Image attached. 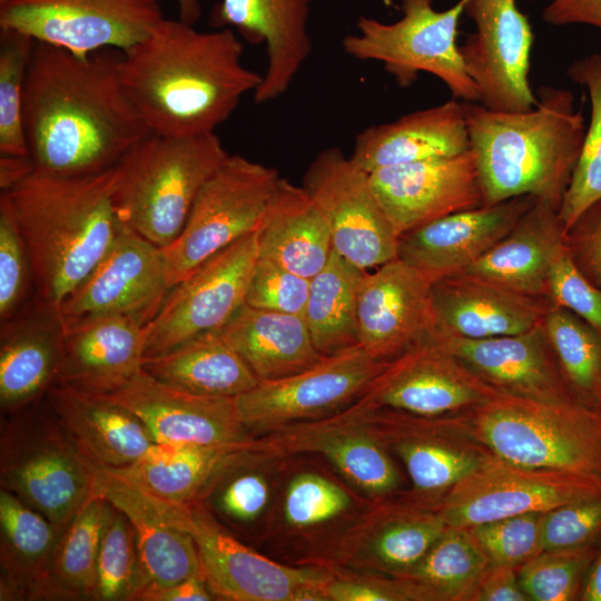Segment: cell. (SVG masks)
<instances>
[{"label": "cell", "instance_id": "obj_1", "mask_svg": "<svg viewBox=\"0 0 601 601\" xmlns=\"http://www.w3.org/2000/svg\"><path fill=\"white\" fill-rule=\"evenodd\" d=\"M121 56L116 49L79 56L35 42L22 118L36 173L63 177L101 173L152 135L121 83Z\"/></svg>", "mask_w": 601, "mask_h": 601}, {"label": "cell", "instance_id": "obj_2", "mask_svg": "<svg viewBox=\"0 0 601 601\" xmlns=\"http://www.w3.org/2000/svg\"><path fill=\"white\" fill-rule=\"evenodd\" d=\"M243 49L229 28L199 31L164 18L122 51L120 80L154 135L213 134L263 80L243 63Z\"/></svg>", "mask_w": 601, "mask_h": 601}, {"label": "cell", "instance_id": "obj_3", "mask_svg": "<svg viewBox=\"0 0 601 601\" xmlns=\"http://www.w3.org/2000/svg\"><path fill=\"white\" fill-rule=\"evenodd\" d=\"M115 168L83 176L33 171L8 191L24 240L36 298L59 308L122 230Z\"/></svg>", "mask_w": 601, "mask_h": 601}, {"label": "cell", "instance_id": "obj_4", "mask_svg": "<svg viewBox=\"0 0 601 601\" xmlns=\"http://www.w3.org/2000/svg\"><path fill=\"white\" fill-rule=\"evenodd\" d=\"M528 111H496L463 101L483 206L531 195L558 210L585 136L571 91L542 86Z\"/></svg>", "mask_w": 601, "mask_h": 601}, {"label": "cell", "instance_id": "obj_5", "mask_svg": "<svg viewBox=\"0 0 601 601\" xmlns=\"http://www.w3.org/2000/svg\"><path fill=\"white\" fill-rule=\"evenodd\" d=\"M228 155L215 132L152 134L140 140L114 167V201L121 220L167 247L181 233L200 188Z\"/></svg>", "mask_w": 601, "mask_h": 601}, {"label": "cell", "instance_id": "obj_6", "mask_svg": "<svg viewBox=\"0 0 601 601\" xmlns=\"http://www.w3.org/2000/svg\"><path fill=\"white\" fill-rule=\"evenodd\" d=\"M459 415L500 459L601 477V408L497 392Z\"/></svg>", "mask_w": 601, "mask_h": 601}, {"label": "cell", "instance_id": "obj_7", "mask_svg": "<svg viewBox=\"0 0 601 601\" xmlns=\"http://www.w3.org/2000/svg\"><path fill=\"white\" fill-rule=\"evenodd\" d=\"M0 437V480L60 532L95 493L93 462L40 401L8 415Z\"/></svg>", "mask_w": 601, "mask_h": 601}, {"label": "cell", "instance_id": "obj_8", "mask_svg": "<svg viewBox=\"0 0 601 601\" xmlns=\"http://www.w3.org/2000/svg\"><path fill=\"white\" fill-rule=\"evenodd\" d=\"M152 502L173 525L193 538L200 575L217 599L324 601L325 563L292 566L276 562L243 543L201 502Z\"/></svg>", "mask_w": 601, "mask_h": 601}, {"label": "cell", "instance_id": "obj_9", "mask_svg": "<svg viewBox=\"0 0 601 601\" xmlns=\"http://www.w3.org/2000/svg\"><path fill=\"white\" fill-rule=\"evenodd\" d=\"M434 0H401L403 17L384 23L361 16L358 33L342 40L346 55L381 61L400 87H410L420 72L440 78L455 99L479 102V91L465 70L456 43L457 26L466 0L439 11Z\"/></svg>", "mask_w": 601, "mask_h": 601}, {"label": "cell", "instance_id": "obj_10", "mask_svg": "<svg viewBox=\"0 0 601 601\" xmlns=\"http://www.w3.org/2000/svg\"><path fill=\"white\" fill-rule=\"evenodd\" d=\"M280 179L273 167L228 155L200 188L179 236L161 248L169 287L257 230Z\"/></svg>", "mask_w": 601, "mask_h": 601}, {"label": "cell", "instance_id": "obj_11", "mask_svg": "<svg viewBox=\"0 0 601 601\" xmlns=\"http://www.w3.org/2000/svg\"><path fill=\"white\" fill-rule=\"evenodd\" d=\"M384 365L359 345L324 355L302 372L259 382L236 397L239 418L255 437L331 416L353 404Z\"/></svg>", "mask_w": 601, "mask_h": 601}, {"label": "cell", "instance_id": "obj_12", "mask_svg": "<svg viewBox=\"0 0 601 601\" xmlns=\"http://www.w3.org/2000/svg\"><path fill=\"white\" fill-rule=\"evenodd\" d=\"M347 408L402 461L412 483L403 495L418 504L434 506L493 455L472 435L459 413L422 416L386 408L366 413Z\"/></svg>", "mask_w": 601, "mask_h": 601}, {"label": "cell", "instance_id": "obj_13", "mask_svg": "<svg viewBox=\"0 0 601 601\" xmlns=\"http://www.w3.org/2000/svg\"><path fill=\"white\" fill-rule=\"evenodd\" d=\"M601 496V477L519 465L491 455L434 508L449 526L475 524Z\"/></svg>", "mask_w": 601, "mask_h": 601}, {"label": "cell", "instance_id": "obj_14", "mask_svg": "<svg viewBox=\"0 0 601 601\" xmlns=\"http://www.w3.org/2000/svg\"><path fill=\"white\" fill-rule=\"evenodd\" d=\"M164 18L161 0H0V28L79 56L125 51Z\"/></svg>", "mask_w": 601, "mask_h": 601}, {"label": "cell", "instance_id": "obj_15", "mask_svg": "<svg viewBox=\"0 0 601 601\" xmlns=\"http://www.w3.org/2000/svg\"><path fill=\"white\" fill-rule=\"evenodd\" d=\"M258 255L255 230L209 257L170 287L145 327V357L166 353L191 337L221 328L245 304Z\"/></svg>", "mask_w": 601, "mask_h": 601}, {"label": "cell", "instance_id": "obj_16", "mask_svg": "<svg viewBox=\"0 0 601 601\" xmlns=\"http://www.w3.org/2000/svg\"><path fill=\"white\" fill-rule=\"evenodd\" d=\"M497 392L427 333L386 362L349 406L359 413L386 408L440 416L473 408Z\"/></svg>", "mask_w": 601, "mask_h": 601}, {"label": "cell", "instance_id": "obj_17", "mask_svg": "<svg viewBox=\"0 0 601 601\" xmlns=\"http://www.w3.org/2000/svg\"><path fill=\"white\" fill-rule=\"evenodd\" d=\"M302 187L326 219L337 254L365 270L397 258L398 237L375 196L370 174L341 148L321 150L308 165Z\"/></svg>", "mask_w": 601, "mask_h": 601}, {"label": "cell", "instance_id": "obj_18", "mask_svg": "<svg viewBox=\"0 0 601 601\" xmlns=\"http://www.w3.org/2000/svg\"><path fill=\"white\" fill-rule=\"evenodd\" d=\"M169 288L161 248L125 224L58 311L65 327L102 316H127L146 327Z\"/></svg>", "mask_w": 601, "mask_h": 601}, {"label": "cell", "instance_id": "obj_19", "mask_svg": "<svg viewBox=\"0 0 601 601\" xmlns=\"http://www.w3.org/2000/svg\"><path fill=\"white\" fill-rule=\"evenodd\" d=\"M464 13L476 30L460 51L479 102L496 111L531 110L538 102L528 78L533 32L516 0H466Z\"/></svg>", "mask_w": 601, "mask_h": 601}, {"label": "cell", "instance_id": "obj_20", "mask_svg": "<svg viewBox=\"0 0 601 601\" xmlns=\"http://www.w3.org/2000/svg\"><path fill=\"white\" fill-rule=\"evenodd\" d=\"M247 450L273 459L319 454L371 502L394 496L402 482L387 449L347 407L324 418L255 436Z\"/></svg>", "mask_w": 601, "mask_h": 601}, {"label": "cell", "instance_id": "obj_21", "mask_svg": "<svg viewBox=\"0 0 601 601\" xmlns=\"http://www.w3.org/2000/svg\"><path fill=\"white\" fill-rule=\"evenodd\" d=\"M105 396L132 412L157 444L246 445L254 436L239 418L236 397L194 395L166 385L142 368Z\"/></svg>", "mask_w": 601, "mask_h": 601}, {"label": "cell", "instance_id": "obj_22", "mask_svg": "<svg viewBox=\"0 0 601 601\" xmlns=\"http://www.w3.org/2000/svg\"><path fill=\"white\" fill-rule=\"evenodd\" d=\"M397 237L450 214L483 206L476 159L460 155L382 168L370 174Z\"/></svg>", "mask_w": 601, "mask_h": 601}, {"label": "cell", "instance_id": "obj_23", "mask_svg": "<svg viewBox=\"0 0 601 601\" xmlns=\"http://www.w3.org/2000/svg\"><path fill=\"white\" fill-rule=\"evenodd\" d=\"M447 526L434 506L403 495L371 502L337 539L327 562L396 577L414 566Z\"/></svg>", "mask_w": 601, "mask_h": 601}, {"label": "cell", "instance_id": "obj_24", "mask_svg": "<svg viewBox=\"0 0 601 601\" xmlns=\"http://www.w3.org/2000/svg\"><path fill=\"white\" fill-rule=\"evenodd\" d=\"M432 284L400 258L366 272L358 292V345L386 363L430 333Z\"/></svg>", "mask_w": 601, "mask_h": 601}, {"label": "cell", "instance_id": "obj_25", "mask_svg": "<svg viewBox=\"0 0 601 601\" xmlns=\"http://www.w3.org/2000/svg\"><path fill=\"white\" fill-rule=\"evenodd\" d=\"M535 199L519 196L432 220L398 237L397 258L433 283L455 275L503 238Z\"/></svg>", "mask_w": 601, "mask_h": 601}, {"label": "cell", "instance_id": "obj_26", "mask_svg": "<svg viewBox=\"0 0 601 601\" xmlns=\"http://www.w3.org/2000/svg\"><path fill=\"white\" fill-rule=\"evenodd\" d=\"M435 337L499 392L548 402L579 401L562 375L543 321L529 331L493 338Z\"/></svg>", "mask_w": 601, "mask_h": 601}, {"label": "cell", "instance_id": "obj_27", "mask_svg": "<svg viewBox=\"0 0 601 601\" xmlns=\"http://www.w3.org/2000/svg\"><path fill=\"white\" fill-rule=\"evenodd\" d=\"M312 0H220L211 12L215 28L234 27L250 43H264L267 68L254 93L256 104L284 95L311 56Z\"/></svg>", "mask_w": 601, "mask_h": 601}, {"label": "cell", "instance_id": "obj_28", "mask_svg": "<svg viewBox=\"0 0 601 601\" xmlns=\"http://www.w3.org/2000/svg\"><path fill=\"white\" fill-rule=\"evenodd\" d=\"M431 331L437 337L485 339L519 334L543 321L551 302L465 275L437 279L430 293Z\"/></svg>", "mask_w": 601, "mask_h": 601}, {"label": "cell", "instance_id": "obj_29", "mask_svg": "<svg viewBox=\"0 0 601 601\" xmlns=\"http://www.w3.org/2000/svg\"><path fill=\"white\" fill-rule=\"evenodd\" d=\"M65 326L57 308L35 298L1 322L0 406L6 415L45 397L56 384Z\"/></svg>", "mask_w": 601, "mask_h": 601}, {"label": "cell", "instance_id": "obj_30", "mask_svg": "<svg viewBox=\"0 0 601 601\" xmlns=\"http://www.w3.org/2000/svg\"><path fill=\"white\" fill-rule=\"evenodd\" d=\"M145 326L127 316H102L65 327L56 384L105 395L121 387L141 368Z\"/></svg>", "mask_w": 601, "mask_h": 601}, {"label": "cell", "instance_id": "obj_31", "mask_svg": "<svg viewBox=\"0 0 601 601\" xmlns=\"http://www.w3.org/2000/svg\"><path fill=\"white\" fill-rule=\"evenodd\" d=\"M469 149L463 101L454 98L361 130L349 158L371 174L382 168L451 157Z\"/></svg>", "mask_w": 601, "mask_h": 601}, {"label": "cell", "instance_id": "obj_32", "mask_svg": "<svg viewBox=\"0 0 601 601\" xmlns=\"http://www.w3.org/2000/svg\"><path fill=\"white\" fill-rule=\"evenodd\" d=\"M564 244L565 230L559 210L536 198L503 238L455 275L548 299L549 275Z\"/></svg>", "mask_w": 601, "mask_h": 601}, {"label": "cell", "instance_id": "obj_33", "mask_svg": "<svg viewBox=\"0 0 601 601\" xmlns=\"http://www.w3.org/2000/svg\"><path fill=\"white\" fill-rule=\"evenodd\" d=\"M95 466V492L129 520L137 541L146 585H168L200 575L193 538L173 525L152 500L127 477Z\"/></svg>", "mask_w": 601, "mask_h": 601}, {"label": "cell", "instance_id": "obj_34", "mask_svg": "<svg viewBox=\"0 0 601 601\" xmlns=\"http://www.w3.org/2000/svg\"><path fill=\"white\" fill-rule=\"evenodd\" d=\"M45 401L83 453L100 466H129L157 444L132 412L105 395L52 385Z\"/></svg>", "mask_w": 601, "mask_h": 601}, {"label": "cell", "instance_id": "obj_35", "mask_svg": "<svg viewBox=\"0 0 601 601\" xmlns=\"http://www.w3.org/2000/svg\"><path fill=\"white\" fill-rule=\"evenodd\" d=\"M218 331L259 382L302 372L324 356L299 315L244 304Z\"/></svg>", "mask_w": 601, "mask_h": 601}, {"label": "cell", "instance_id": "obj_36", "mask_svg": "<svg viewBox=\"0 0 601 601\" xmlns=\"http://www.w3.org/2000/svg\"><path fill=\"white\" fill-rule=\"evenodd\" d=\"M259 257L306 278L328 262L333 242L322 211L302 186L282 178L258 228Z\"/></svg>", "mask_w": 601, "mask_h": 601}, {"label": "cell", "instance_id": "obj_37", "mask_svg": "<svg viewBox=\"0 0 601 601\" xmlns=\"http://www.w3.org/2000/svg\"><path fill=\"white\" fill-rule=\"evenodd\" d=\"M142 370L166 385L199 396L238 397L259 383L218 329L145 357Z\"/></svg>", "mask_w": 601, "mask_h": 601}, {"label": "cell", "instance_id": "obj_38", "mask_svg": "<svg viewBox=\"0 0 601 601\" xmlns=\"http://www.w3.org/2000/svg\"><path fill=\"white\" fill-rule=\"evenodd\" d=\"M61 532L12 492L0 491V600H39Z\"/></svg>", "mask_w": 601, "mask_h": 601}, {"label": "cell", "instance_id": "obj_39", "mask_svg": "<svg viewBox=\"0 0 601 601\" xmlns=\"http://www.w3.org/2000/svg\"><path fill=\"white\" fill-rule=\"evenodd\" d=\"M245 451L246 445L156 444L134 464L111 470L152 500L187 505L199 502L218 473Z\"/></svg>", "mask_w": 601, "mask_h": 601}, {"label": "cell", "instance_id": "obj_40", "mask_svg": "<svg viewBox=\"0 0 601 601\" xmlns=\"http://www.w3.org/2000/svg\"><path fill=\"white\" fill-rule=\"evenodd\" d=\"M112 505L95 492L59 536L39 600H93L96 568Z\"/></svg>", "mask_w": 601, "mask_h": 601}, {"label": "cell", "instance_id": "obj_41", "mask_svg": "<svg viewBox=\"0 0 601 601\" xmlns=\"http://www.w3.org/2000/svg\"><path fill=\"white\" fill-rule=\"evenodd\" d=\"M365 274L333 249L326 265L309 278L303 317L321 354L358 345L357 303Z\"/></svg>", "mask_w": 601, "mask_h": 601}, {"label": "cell", "instance_id": "obj_42", "mask_svg": "<svg viewBox=\"0 0 601 601\" xmlns=\"http://www.w3.org/2000/svg\"><path fill=\"white\" fill-rule=\"evenodd\" d=\"M489 565L467 528L447 526L414 566L392 578L408 601H469Z\"/></svg>", "mask_w": 601, "mask_h": 601}, {"label": "cell", "instance_id": "obj_43", "mask_svg": "<svg viewBox=\"0 0 601 601\" xmlns=\"http://www.w3.org/2000/svg\"><path fill=\"white\" fill-rule=\"evenodd\" d=\"M268 461V456L243 452L218 473L199 501L235 535H255L268 515L273 497Z\"/></svg>", "mask_w": 601, "mask_h": 601}, {"label": "cell", "instance_id": "obj_44", "mask_svg": "<svg viewBox=\"0 0 601 601\" xmlns=\"http://www.w3.org/2000/svg\"><path fill=\"white\" fill-rule=\"evenodd\" d=\"M543 326L573 395L588 406L601 408V334L571 311L552 303Z\"/></svg>", "mask_w": 601, "mask_h": 601}, {"label": "cell", "instance_id": "obj_45", "mask_svg": "<svg viewBox=\"0 0 601 601\" xmlns=\"http://www.w3.org/2000/svg\"><path fill=\"white\" fill-rule=\"evenodd\" d=\"M568 76L587 89L591 118L579 160L559 209L565 234L590 206L601 199V53L575 60L568 68Z\"/></svg>", "mask_w": 601, "mask_h": 601}, {"label": "cell", "instance_id": "obj_46", "mask_svg": "<svg viewBox=\"0 0 601 601\" xmlns=\"http://www.w3.org/2000/svg\"><path fill=\"white\" fill-rule=\"evenodd\" d=\"M145 584L134 529L112 505L98 553L93 600L135 601Z\"/></svg>", "mask_w": 601, "mask_h": 601}, {"label": "cell", "instance_id": "obj_47", "mask_svg": "<svg viewBox=\"0 0 601 601\" xmlns=\"http://www.w3.org/2000/svg\"><path fill=\"white\" fill-rule=\"evenodd\" d=\"M352 504L351 494L326 474L300 471L284 487L282 520L290 532H316L347 514Z\"/></svg>", "mask_w": 601, "mask_h": 601}, {"label": "cell", "instance_id": "obj_48", "mask_svg": "<svg viewBox=\"0 0 601 601\" xmlns=\"http://www.w3.org/2000/svg\"><path fill=\"white\" fill-rule=\"evenodd\" d=\"M35 42L17 30L0 28V155L29 156L22 104Z\"/></svg>", "mask_w": 601, "mask_h": 601}, {"label": "cell", "instance_id": "obj_49", "mask_svg": "<svg viewBox=\"0 0 601 601\" xmlns=\"http://www.w3.org/2000/svg\"><path fill=\"white\" fill-rule=\"evenodd\" d=\"M598 554V544L542 550L516 568L520 585L530 601L579 599L585 575Z\"/></svg>", "mask_w": 601, "mask_h": 601}, {"label": "cell", "instance_id": "obj_50", "mask_svg": "<svg viewBox=\"0 0 601 601\" xmlns=\"http://www.w3.org/2000/svg\"><path fill=\"white\" fill-rule=\"evenodd\" d=\"M543 512L506 516L469 526L490 564L519 568L542 551Z\"/></svg>", "mask_w": 601, "mask_h": 601}, {"label": "cell", "instance_id": "obj_51", "mask_svg": "<svg viewBox=\"0 0 601 601\" xmlns=\"http://www.w3.org/2000/svg\"><path fill=\"white\" fill-rule=\"evenodd\" d=\"M33 285L24 240L8 199L0 197V318L4 322L23 308Z\"/></svg>", "mask_w": 601, "mask_h": 601}, {"label": "cell", "instance_id": "obj_52", "mask_svg": "<svg viewBox=\"0 0 601 601\" xmlns=\"http://www.w3.org/2000/svg\"><path fill=\"white\" fill-rule=\"evenodd\" d=\"M308 292L309 278L258 256L245 304L254 308L303 316Z\"/></svg>", "mask_w": 601, "mask_h": 601}, {"label": "cell", "instance_id": "obj_53", "mask_svg": "<svg viewBox=\"0 0 601 601\" xmlns=\"http://www.w3.org/2000/svg\"><path fill=\"white\" fill-rule=\"evenodd\" d=\"M601 539V496L562 504L544 513L542 550L574 549Z\"/></svg>", "mask_w": 601, "mask_h": 601}, {"label": "cell", "instance_id": "obj_54", "mask_svg": "<svg viewBox=\"0 0 601 601\" xmlns=\"http://www.w3.org/2000/svg\"><path fill=\"white\" fill-rule=\"evenodd\" d=\"M548 299L571 311L601 334V289L578 268L566 243L553 260Z\"/></svg>", "mask_w": 601, "mask_h": 601}, {"label": "cell", "instance_id": "obj_55", "mask_svg": "<svg viewBox=\"0 0 601 601\" xmlns=\"http://www.w3.org/2000/svg\"><path fill=\"white\" fill-rule=\"evenodd\" d=\"M323 563L328 568L323 587L324 601H408L400 583L392 577Z\"/></svg>", "mask_w": 601, "mask_h": 601}, {"label": "cell", "instance_id": "obj_56", "mask_svg": "<svg viewBox=\"0 0 601 601\" xmlns=\"http://www.w3.org/2000/svg\"><path fill=\"white\" fill-rule=\"evenodd\" d=\"M565 243L578 268L601 289V199L566 231Z\"/></svg>", "mask_w": 601, "mask_h": 601}, {"label": "cell", "instance_id": "obj_57", "mask_svg": "<svg viewBox=\"0 0 601 601\" xmlns=\"http://www.w3.org/2000/svg\"><path fill=\"white\" fill-rule=\"evenodd\" d=\"M469 601L530 600L520 585L516 568L490 564L474 585Z\"/></svg>", "mask_w": 601, "mask_h": 601}, {"label": "cell", "instance_id": "obj_58", "mask_svg": "<svg viewBox=\"0 0 601 601\" xmlns=\"http://www.w3.org/2000/svg\"><path fill=\"white\" fill-rule=\"evenodd\" d=\"M542 17L554 26L587 23L601 29V0H552Z\"/></svg>", "mask_w": 601, "mask_h": 601}, {"label": "cell", "instance_id": "obj_59", "mask_svg": "<svg viewBox=\"0 0 601 601\" xmlns=\"http://www.w3.org/2000/svg\"><path fill=\"white\" fill-rule=\"evenodd\" d=\"M201 575L168 585H146L136 595L135 601H208L214 600Z\"/></svg>", "mask_w": 601, "mask_h": 601}, {"label": "cell", "instance_id": "obj_60", "mask_svg": "<svg viewBox=\"0 0 601 601\" xmlns=\"http://www.w3.org/2000/svg\"><path fill=\"white\" fill-rule=\"evenodd\" d=\"M35 171L30 156L0 155V188L8 191Z\"/></svg>", "mask_w": 601, "mask_h": 601}, {"label": "cell", "instance_id": "obj_61", "mask_svg": "<svg viewBox=\"0 0 601 601\" xmlns=\"http://www.w3.org/2000/svg\"><path fill=\"white\" fill-rule=\"evenodd\" d=\"M579 599L601 601V553L597 555L585 575Z\"/></svg>", "mask_w": 601, "mask_h": 601}, {"label": "cell", "instance_id": "obj_62", "mask_svg": "<svg viewBox=\"0 0 601 601\" xmlns=\"http://www.w3.org/2000/svg\"><path fill=\"white\" fill-rule=\"evenodd\" d=\"M179 20L188 24H195L201 17L199 0H177Z\"/></svg>", "mask_w": 601, "mask_h": 601}]
</instances>
